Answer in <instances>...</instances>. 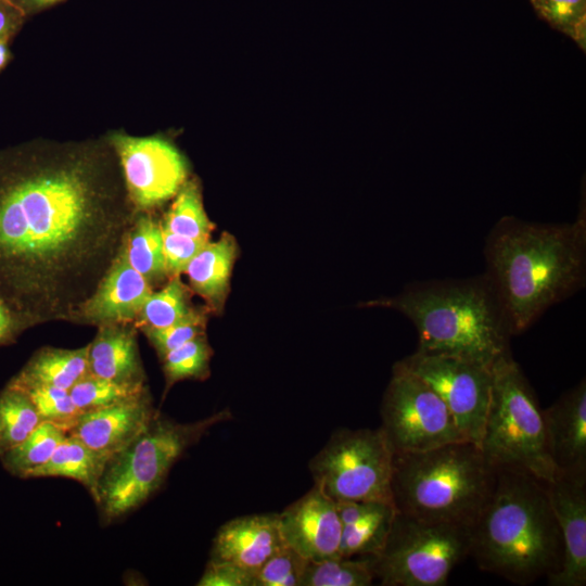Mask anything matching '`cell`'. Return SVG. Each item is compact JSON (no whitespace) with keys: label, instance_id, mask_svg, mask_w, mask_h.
<instances>
[{"label":"cell","instance_id":"cell-1","mask_svg":"<svg viewBox=\"0 0 586 586\" xmlns=\"http://www.w3.org/2000/svg\"><path fill=\"white\" fill-rule=\"evenodd\" d=\"M120 164L24 143L0 151V298L24 326L71 319L135 221Z\"/></svg>","mask_w":586,"mask_h":586},{"label":"cell","instance_id":"cell-2","mask_svg":"<svg viewBox=\"0 0 586 586\" xmlns=\"http://www.w3.org/2000/svg\"><path fill=\"white\" fill-rule=\"evenodd\" d=\"M488 278L512 335L585 282L586 225L501 219L485 243Z\"/></svg>","mask_w":586,"mask_h":586},{"label":"cell","instance_id":"cell-3","mask_svg":"<svg viewBox=\"0 0 586 586\" xmlns=\"http://www.w3.org/2000/svg\"><path fill=\"white\" fill-rule=\"evenodd\" d=\"M479 568L511 583L531 584L557 573L563 544L546 483L515 470L496 469L494 487L471 525Z\"/></svg>","mask_w":586,"mask_h":586},{"label":"cell","instance_id":"cell-4","mask_svg":"<svg viewBox=\"0 0 586 586\" xmlns=\"http://www.w3.org/2000/svg\"><path fill=\"white\" fill-rule=\"evenodd\" d=\"M377 304L411 320L419 337L417 352L460 357L489 368L511 356L512 334L485 273L416 282L398 296Z\"/></svg>","mask_w":586,"mask_h":586},{"label":"cell","instance_id":"cell-5","mask_svg":"<svg viewBox=\"0 0 586 586\" xmlns=\"http://www.w3.org/2000/svg\"><path fill=\"white\" fill-rule=\"evenodd\" d=\"M495 479L496 469L469 441L394 453L392 500L398 512L423 521L472 525Z\"/></svg>","mask_w":586,"mask_h":586},{"label":"cell","instance_id":"cell-6","mask_svg":"<svg viewBox=\"0 0 586 586\" xmlns=\"http://www.w3.org/2000/svg\"><path fill=\"white\" fill-rule=\"evenodd\" d=\"M231 418L225 409L195 422L178 423L157 412L139 437L107 461L94 498L103 518L110 522L141 506L191 445Z\"/></svg>","mask_w":586,"mask_h":586},{"label":"cell","instance_id":"cell-7","mask_svg":"<svg viewBox=\"0 0 586 586\" xmlns=\"http://www.w3.org/2000/svg\"><path fill=\"white\" fill-rule=\"evenodd\" d=\"M491 397L480 449L495 469L525 472L548 483L557 477L550 459L543 409L511 356L493 368Z\"/></svg>","mask_w":586,"mask_h":586},{"label":"cell","instance_id":"cell-8","mask_svg":"<svg viewBox=\"0 0 586 586\" xmlns=\"http://www.w3.org/2000/svg\"><path fill=\"white\" fill-rule=\"evenodd\" d=\"M471 525L423 521L397 511L381 552L371 557L383 586H443L471 551Z\"/></svg>","mask_w":586,"mask_h":586},{"label":"cell","instance_id":"cell-9","mask_svg":"<svg viewBox=\"0 0 586 586\" xmlns=\"http://www.w3.org/2000/svg\"><path fill=\"white\" fill-rule=\"evenodd\" d=\"M394 450L381 428L339 429L310 459L317 485L335 502L392 501Z\"/></svg>","mask_w":586,"mask_h":586},{"label":"cell","instance_id":"cell-10","mask_svg":"<svg viewBox=\"0 0 586 586\" xmlns=\"http://www.w3.org/2000/svg\"><path fill=\"white\" fill-rule=\"evenodd\" d=\"M381 429L394 453L423 451L467 441L438 395L396 362L381 404Z\"/></svg>","mask_w":586,"mask_h":586},{"label":"cell","instance_id":"cell-11","mask_svg":"<svg viewBox=\"0 0 586 586\" xmlns=\"http://www.w3.org/2000/svg\"><path fill=\"white\" fill-rule=\"evenodd\" d=\"M398 362L438 395L463 437L480 447L491 397L492 368L460 357L417 351Z\"/></svg>","mask_w":586,"mask_h":586},{"label":"cell","instance_id":"cell-12","mask_svg":"<svg viewBox=\"0 0 586 586\" xmlns=\"http://www.w3.org/2000/svg\"><path fill=\"white\" fill-rule=\"evenodd\" d=\"M113 144L135 207L158 206L175 196L186 182L187 163L167 141L118 135Z\"/></svg>","mask_w":586,"mask_h":586},{"label":"cell","instance_id":"cell-13","mask_svg":"<svg viewBox=\"0 0 586 586\" xmlns=\"http://www.w3.org/2000/svg\"><path fill=\"white\" fill-rule=\"evenodd\" d=\"M285 545L310 562L340 556L342 523L336 502L314 484L278 513Z\"/></svg>","mask_w":586,"mask_h":586},{"label":"cell","instance_id":"cell-14","mask_svg":"<svg viewBox=\"0 0 586 586\" xmlns=\"http://www.w3.org/2000/svg\"><path fill=\"white\" fill-rule=\"evenodd\" d=\"M547 448L557 475L586 483V382L543 409Z\"/></svg>","mask_w":586,"mask_h":586},{"label":"cell","instance_id":"cell-15","mask_svg":"<svg viewBox=\"0 0 586 586\" xmlns=\"http://www.w3.org/2000/svg\"><path fill=\"white\" fill-rule=\"evenodd\" d=\"M156 413L145 390L117 404L82 412L67 434L109 461L139 437Z\"/></svg>","mask_w":586,"mask_h":586},{"label":"cell","instance_id":"cell-16","mask_svg":"<svg viewBox=\"0 0 586 586\" xmlns=\"http://www.w3.org/2000/svg\"><path fill=\"white\" fill-rule=\"evenodd\" d=\"M547 494L556 515L562 544L560 570L548 578L551 586H584L586 584V483L557 475L546 483Z\"/></svg>","mask_w":586,"mask_h":586},{"label":"cell","instance_id":"cell-17","mask_svg":"<svg viewBox=\"0 0 586 586\" xmlns=\"http://www.w3.org/2000/svg\"><path fill=\"white\" fill-rule=\"evenodd\" d=\"M151 293V284L129 264L124 243L95 291L71 320L99 326L128 324L136 321Z\"/></svg>","mask_w":586,"mask_h":586},{"label":"cell","instance_id":"cell-18","mask_svg":"<svg viewBox=\"0 0 586 586\" xmlns=\"http://www.w3.org/2000/svg\"><path fill=\"white\" fill-rule=\"evenodd\" d=\"M285 546L278 513L238 517L217 531L211 559L229 561L253 572Z\"/></svg>","mask_w":586,"mask_h":586},{"label":"cell","instance_id":"cell-19","mask_svg":"<svg viewBox=\"0 0 586 586\" xmlns=\"http://www.w3.org/2000/svg\"><path fill=\"white\" fill-rule=\"evenodd\" d=\"M342 534L340 556L375 557L383 549L397 510L392 501L336 502Z\"/></svg>","mask_w":586,"mask_h":586},{"label":"cell","instance_id":"cell-20","mask_svg":"<svg viewBox=\"0 0 586 586\" xmlns=\"http://www.w3.org/2000/svg\"><path fill=\"white\" fill-rule=\"evenodd\" d=\"M88 346L89 373L117 382L144 383L135 331L127 324L100 326Z\"/></svg>","mask_w":586,"mask_h":586},{"label":"cell","instance_id":"cell-21","mask_svg":"<svg viewBox=\"0 0 586 586\" xmlns=\"http://www.w3.org/2000/svg\"><path fill=\"white\" fill-rule=\"evenodd\" d=\"M235 256L234 239L222 233L216 242H207L184 270L192 290L213 308H221L225 302Z\"/></svg>","mask_w":586,"mask_h":586},{"label":"cell","instance_id":"cell-22","mask_svg":"<svg viewBox=\"0 0 586 586\" xmlns=\"http://www.w3.org/2000/svg\"><path fill=\"white\" fill-rule=\"evenodd\" d=\"M88 348L39 349L12 381L23 384H43L69 391L88 373Z\"/></svg>","mask_w":586,"mask_h":586},{"label":"cell","instance_id":"cell-23","mask_svg":"<svg viewBox=\"0 0 586 586\" xmlns=\"http://www.w3.org/2000/svg\"><path fill=\"white\" fill-rule=\"evenodd\" d=\"M107 461L86 446L78 437L66 434L50 459L35 470L34 477H68L81 483L93 500Z\"/></svg>","mask_w":586,"mask_h":586},{"label":"cell","instance_id":"cell-24","mask_svg":"<svg viewBox=\"0 0 586 586\" xmlns=\"http://www.w3.org/2000/svg\"><path fill=\"white\" fill-rule=\"evenodd\" d=\"M125 252L131 267L151 285L167 277L162 225L152 217L140 216L135 219L125 241Z\"/></svg>","mask_w":586,"mask_h":586},{"label":"cell","instance_id":"cell-25","mask_svg":"<svg viewBox=\"0 0 586 586\" xmlns=\"http://www.w3.org/2000/svg\"><path fill=\"white\" fill-rule=\"evenodd\" d=\"M66 432L53 423H41L18 445L0 457L3 468L12 475L29 479L31 473L44 464Z\"/></svg>","mask_w":586,"mask_h":586},{"label":"cell","instance_id":"cell-26","mask_svg":"<svg viewBox=\"0 0 586 586\" xmlns=\"http://www.w3.org/2000/svg\"><path fill=\"white\" fill-rule=\"evenodd\" d=\"M41 418L27 394L12 383L0 392V457L22 443Z\"/></svg>","mask_w":586,"mask_h":586},{"label":"cell","instance_id":"cell-27","mask_svg":"<svg viewBox=\"0 0 586 586\" xmlns=\"http://www.w3.org/2000/svg\"><path fill=\"white\" fill-rule=\"evenodd\" d=\"M375 578L371 557H333L308 561L301 586H368Z\"/></svg>","mask_w":586,"mask_h":586},{"label":"cell","instance_id":"cell-28","mask_svg":"<svg viewBox=\"0 0 586 586\" xmlns=\"http://www.w3.org/2000/svg\"><path fill=\"white\" fill-rule=\"evenodd\" d=\"M189 295L179 277H171L158 292H152L136 319V327L160 329L171 326L190 314Z\"/></svg>","mask_w":586,"mask_h":586},{"label":"cell","instance_id":"cell-29","mask_svg":"<svg viewBox=\"0 0 586 586\" xmlns=\"http://www.w3.org/2000/svg\"><path fill=\"white\" fill-rule=\"evenodd\" d=\"M162 228L173 233L209 240L213 225L204 212L196 184L193 182L182 184L164 218Z\"/></svg>","mask_w":586,"mask_h":586},{"label":"cell","instance_id":"cell-30","mask_svg":"<svg viewBox=\"0 0 586 586\" xmlns=\"http://www.w3.org/2000/svg\"><path fill=\"white\" fill-rule=\"evenodd\" d=\"M145 390L144 383L117 382L88 372L68 392L77 408L87 412L138 396Z\"/></svg>","mask_w":586,"mask_h":586},{"label":"cell","instance_id":"cell-31","mask_svg":"<svg viewBox=\"0 0 586 586\" xmlns=\"http://www.w3.org/2000/svg\"><path fill=\"white\" fill-rule=\"evenodd\" d=\"M10 383L23 390L35 405L41 421L53 423L66 433L82 413L74 404L69 392L43 384Z\"/></svg>","mask_w":586,"mask_h":586},{"label":"cell","instance_id":"cell-32","mask_svg":"<svg viewBox=\"0 0 586 586\" xmlns=\"http://www.w3.org/2000/svg\"><path fill=\"white\" fill-rule=\"evenodd\" d=\"M211 355L212 351L203 335L170 351L162 359L167 387L180 380L205 378Z\"/></svg>","mask_w":586,"mask_h":586},{"label":"cell","instance_id":"cell-33","mask_svg":"<svg viewBox=\"0 0 586 586\" xmlns=\"http://www.w3.org/2000/svg\"><path fill=\"white\" fill-rule=\"evenodd\" d=\"M308 560L285 545L256 572L255 586H301Z\"/></svg>","mask_w":586,"mask_h":586},{"label":"cell","instance_id":"cell-34","mask_svg":"<svg viewBox=\"0 0 586 586\" xmlns=\"http://www.w3.org/2000/svg\"><path fill=\"white\" fill-rule=\"evenodd\" d=\"M537 13L553 27L581 39L585 29L586 0H534Z\"/></svg>","mask_w":586,"mask_h":586},{"label":"cell","instance_id":"cell-35","mask_svg":"<svg viewBox=\"0 0 586 586\" xmlns=\"http://www.w3.org/2000/svg\"><path fill=\"white\" fill-rule=\"evenodd\" d=\"M205 316L192 309L180 321L160 329H144L143 332L156 349L161 359L170 351L179 347L188 341L203 335L205 329Z\"/></svg>","mask_w":586,"mask_h":586},{"label":"cell","instance_id":"cell-36","mask_svg":"<svg viewBox=\"0 0 586 586\" xmlns=\"http://www.w3.org/2000/svg\"><path fill=\"white\" fill-rule=\"evenodd\" d=\"M163 256L167 276L178 277L190 260L209 242L206 239L190 238L173 233L162 228Z\"/></svg>","mask_w":586,"mask_h":586},{"label":"cell","instance_id":"cell-37","mask_svg":"<svg viewBox=\"0 0 586 586\" xmlns=\"http://www.w3.org/2000/svg\"><path fill=\"white\" fill-rule=\"evenodd\" d=\"M256 573L229 561L209 559L199 586H255Z\"/></svg>","mask_w":586,"mask_h":586},{"label":"cell","instance_id":"cell-38","mask_svg":"<svg viewBox=\"0 0 586 586\" xmlns=\"http://www.w3.org/2000/svg\"><path fill=\"white\" fill-rule=\"evenodd\" d=\"M25 329L21 319L0 298V346L12 343Z\"/></svg>","mask_w":586,"mask_h":586},{"label":"cell","instance_id":"cell-39","mask_svg":"<svg viewBox=\"0 0 586 586\" xmlns=\"http://www.w3.org/2000/svg\"><path fill=\"white\" fill-rule=\"evenodd\" d=\"M23 12L9 0H0V39H8L18 27Z\"/></svg>","mask_w":586,"mask_h":586},{"label":"cell","instance_id":"cell-40","mask_svg":"<svg viewBox=\"0 0 586 586\" xmlns=\"http://www.w3.org/2000/svg\"><path fill=\"white\" fill-rule=\"evenodd\" d=\"M60 0H15L13 2L22 12H31L48 5H51Z\"/></svg>","mask_w":586,"mask_h":586},{"label":"cell","instance_id":"cell-41","mask_svg":"<svg viewBox=\"0 0 586 586\" xmlns=\"http://www.w3.org/2000/svg\"><path fill=\"white\" fill-rule=\"evenodd\" d=\"M7 40L8 39H0V71L4 67L10 59V51Z\"/></svg>","mask_w":586,"mask_h":586},{"label":"cell","instance_id":"cell-42","mask_svg":"<svg viewBox=\"0 0 586 586\" xmlns=\"http://www.w3.org/2000/svg\"><path fill=\"white\" fill-rule=\"evenodd\" d=\"M534 1V0H531V2Z\"/></svg>","mask_w":586,"mask_h":586}]
</instances>
